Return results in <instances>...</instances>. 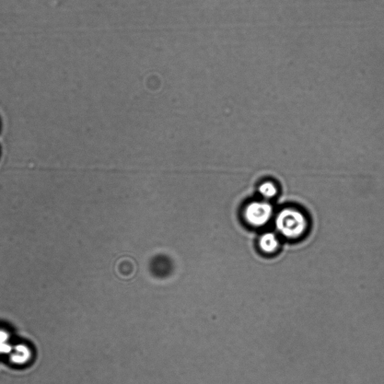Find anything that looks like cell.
Here are the masks:
<instances>
[{
	"instance_id": "cell-5",
	"label": "cell",
	"mask_w": 384,
	"mask_h": 384,
	"mask_svg": "<svg viewBox=\"0 0 384 384\" xmlns=\"http://www.w3.org/2000/svg\"><path fill=\"white\" fill-rule=\"evenodd\" d=\"M259 247L266 254L275 252L279 247V240L274 233H265L259 239Z\"/></svg>"
},
{
	"instance_id": "cell-2",
	"label": "cell",
	"mask_w": 384,
	"mask_h": 384,
	"mask_svg": "<svg viewBox=\"0 0 384 384\" xmlns=\"http://www.w3.org/2000/svg\"><path fill=\"white\" fill-rule=\"evenodd\" d=\"M273 215V206L266 202H253L244 208L243 217L251 226L261 228L270 222Z\"/></svg>"
},
{
	"instance_id": "cell-7",
	"label": "cell",
	"mask_w": 384,
	"mask_h": 384,
	"mask_svg": "<svg viewBox=\"0 0 384 384\" xmlns=\"http://www.w3.org/2000/svg\"><path fill=\"white\" fill-rule=\"evenodd\" d=\"M259 192L264 199H272L278 194V188L274 182L266 181L259 185Z\"/></svg>"
},
{
	"instance_id": "cell-1",
	"label": "cell",
	"mask_w": 384,
	"mask_h": 384,
	"mask_svg": "<svg viewBox=\"0 0 384 384\" xmlns=\"http://www.w3.org/2000/svg\"><path fill=\"white\" fill-rule=\"evenodd\" d=\"M275 225L283 237L294 240L305 234L309 223L306 215L299 209L286 208L276 216Z\"/></svg>"
},
{
	"instance_id": "cell-3",
	"label": "cell",
	"mask_w": 384,
	"mask_h": 384,
	"mask_svg": "<svg viewBox=\"0 0 384 384\" xmlns=\"http://www.w3.org/2000/svg\"><path fill=\"white\" fill-rule=\"evenodd\" d=\"M9 362L16 366H25L29 364L33 358L31 347L25 342L14 344L13 350L8 356Z\"/></svg>"
},
{
	"instance_id": "cell-6",
	"label": "cell",
	"mask_w": 384,
	"mask_h": 384,
	"mask_svg": "<svg viewBox=\"0 0 384 384\" xmlns=\"http://www.w3.org/2000/svg\"><path fill=\"white\" fill-rule=\"evenodd\" d=\"M13 345L10 332L4 328H0V356H8L13 350Z\"/></svg>"
},
{
	"instance_id": "cell-4",
	"label": "cell",
	"mask_w": 384,
	"mask_h": 384,
	"mask_svg": "<svg viewBox=\"0 0 384 384\" xmlns=\"http://www.w3.org/2000/svg\"><path fill=\"white\" fill-rule=\"evenodd\" d=\"M173 269V264L167 256L159 255L150 263V270L154 275L163 278L168 275Z\"/></svg>"
}]
</instances>
